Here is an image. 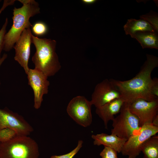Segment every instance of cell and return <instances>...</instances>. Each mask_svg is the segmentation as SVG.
<instances>
[{"instance_id":"obj_23","label":"cell","mask_w":158,"mask_h":158,"mask_svg":"<svg viewBox=\"0 0 158 158\" xmlns=\"http://www.w3.org/2000/svg\"><path fill=\"white\" fill-rule=\"evenodd\" d=\"M8 22V19L6 18L4 23L0 30V60L1 58V53L2 50H3L4 37L6 33V28Z\"/></svg>"},{"instance_id":"obj_10","label":"cell","mask_w":158,"mask_h":158,"mask_svg":"<svg viewBox=\"0 0 158 158\" xmlns=\"http://www.w3.org/2000/svg\"><path fill=\"white\" fill-rule=\"evenodd\" d=\"M27 75L28 84L33 91L34 107L37 109L41 106L43 96L48 93L49 82L48 80V77L35 68H30Z\"/></svg>"},{"instance_id":"obj_9","label":"cell","mask_w":158,"mask_h":158,"mask_svg":"<svg viewBox=\"0 0 158 158\" xmlns=\"http://www.w3.org/2000/svg\"><path fill=\"white\" fill-rule=\"evenodd\" d=\"M129 108L138 118L140 127L152 124L153 119L158 114V99L147 101L138 99L131 103Z\"/></svg>"},{"instance_id":"obj_7","label":"cell","mask_w":158,"mask_h":158,"mask_svg":"<svg viewBox=\"0 0 158 158\" xmlns=\"http://www.w3.org/2000/svg\"><path fill=\"white\" fill-rule=\"evenodd\" d=\"M158 132V127L152 124L142 126L138 132L131 136L126 141L121 152L122 155L135 158L141 152L143 144Z\"/></svg>"},{"instance_id":"obj_16","label":"cell","mask_w":158,"mask_h":158,"mask_svg":"<svg viewBox=\"0 0 158 158\" xmlns=\"http://www.w3.org/2000/svg\"><path fill=\"white\" fill-rule=\"evenodd\" d=\"M157 32L150 31L136 33L132 38L135 39L140 44L143 49H158Z\"/></svg>"},{"instance_id":"obj_2","label":"cell","mask_w":158,"mask_h":158,"mask_svg":"<svg viewBox=\"0 0 158 158\" xmlns=\"http://www.w3.org/2000/svg\"><path fill=\"white\" fill-rule=\"evenodd\" d=\"M31 40L36 49L32 59L35 68L48 77L54 76L61 68L56 52V41L50 39L39 38L32 34Z\"/></svg>"},{"instance_id":"obj_6","label":"cell","mask_w":158,"mask_h":158,"mask_svg":"<svg viewBox=\"0 0 158 158\" xmlns=\"http://www.w3.org/2000/svg\"><path fill=\"white\" fill-rule=\"evenodd\" d=\"M92 104L85 97L78 95L72 98L66 108L68 115L78 124L83 127L89 126L92 122Z\"/></svg>"},{"instance_id":"obj_1","label":"cell","mask_w":158,"mask_h":158,"mask_svg":"<svg viewBox=\"0 0 158 158\" xmlns=\"http://www.w3.org/2000/svg\"><path fill=\"white\" fill-rule=\"evenodd\" d=\"M147 59L139 72L133 78L126 80L114 79L111 81L120 92L124 102L130 104L138 99L147 101L158 99L152 92L156 78L152 79L151 74L158 66V58L153 55L147 54Z\"/></svg>"},{"instance_id":"obj_24","label":"cell","mask_w":158,"mask_h":158,"mask_svg":"<svg viewBox=\"0 0 158 158\" xmlns=\"http://www.w3.org/2000/svg\"><path fill=\"white\" fill-rule=\"evenodd\" d=\"M16 1L15 0H4L3 5L0 9V15L7 7L13 4Z\"/></svg>"},{"instance_id":"obj_21","label":"cell","mask_w":158,"mask_h":158,"mask_svg":"<svg viewBox=\"0 0 158 158\" xmlns=\"http://www.w3.org/2000/svg\"><path fill=\"white\" fill-rule=\"evenodd\" d=\"M83 143V140H79L76 147L69 153L61 155H52L50 158H73L82 147Z\"/></svg>"},{"instance_id":"obj_29","label":"cell","mask_w":158,"mask_h":158,"mask_svg":"<svg viewBox=\"0 0 158 158\" xmlns=\"http://www.w3.org/2000/svg\"><path fill=\"white\" fill-rule=\"evenodd\" d=\"M1 1L0 0V2H1Z\"/></svg>"},{"instance_id":"obj_4","label":"cell","mask_w":158,"mask_h":158,"mask_svg":"<svg viewBox=\"0 0 158 158\" xmlns=\"http://www.w3.org/2000/svg\"><path fill=\"white\" fill-rule=\"evenodd\" d=\"M38 145L29 136L18 135L0 142V158H39Z\"/></svg>"},{"instance_id":"obj_3","label":"cell","mask_w":158,"mask_h":158,"mask_svg":"<svg viewBox=\"0 0 158 158\" xmlns=\"http://www.w3.org/2000/svg\"><path fill=\"white\" fill-rule=\"evenodd\" d=\"M23 6L13 9V24L6 33L3 50L8 51L13 47L22 32L25 29L30 28L32 25L30 18L40 13L39 4L34 0H19Z\"/></svg>"},{"instance_id":"obj_11","label":"cell","mask_w":158,"mask_h":158,"mask_svg":"<svg viewBox=\"0 0 158 158\" xmlns=\"http://www.w3.org/2000/svg\"><path fill=\"white\" fill-rule=\"evenodd\" d=\"M121 97L118 90L110 80L106 79L96 85L90 101L97 108Z\"/></svg>"},{"instance_id":"obj_13","label":"cell","mask_w":158,"mask_h":158,"mask_svg":"<svg viewBox=\"0 0 158 158\" xmlns=\"http://www.w3.org/2000/svg\"><path fill=\"white\" fill-rule=\"evenodd\" d=\"M124 102L121 98H119L96 108L95 112L103 121L106 129L108 128L109 121H112L114 115L120 112Z\"/></svg>"},{"instance_id":"obj_17","label":"cell","mask_w":158,"mask_h":158,"mask_svg":"<svg viewBox=\"0 0 158 158\" xmlns=\"http://www.w3.org/2000/svg\"><path fill=\"white\" fill-rule=\"evenodd\" d=\"M141 152L144 158H158V136L155 135L147 140L142 145Z\"/></svg>"},{"instance_id":"obj_15","label":"cell","mask_w":158,"mask_h":158,"mask_svg":"<svg viewBox=\"0 0 158 158\" xmlns=\"http://www.w3.org/2000/svg\"><path fill=\"white\" fill-rule=\"evenodd\" d=\"M123 28L126 34L130 35L131 37L135 33L139 32H157L149 23L141 18L139 20L132 18L128 20Z\"/></svg>"},{"instance_id":"obj_12","label":"cell","mask_w":158,"mask_h":158,"mask_svg":"<svg viewBox=\"0 0 158 158\" xmlns=\"http://www.w3.org/2000/svg\"><path fill=\"white\" fill-rule=\"evenodd\" d=\"M32 34L30 28L25 29L15 44L14 60L23 68L27 74L30 68L28 63L30 57Z\"/></svg>"},{"instance_id":"obj_27","label":"cell","mask_w":158,"mask_h":158,"mask_svg":"<svg viewBox=\"0 0 158 158\" xmlns=\"http://www.w3.org/2000/svg\"><path fill=\"white\" fill-rule=\"evenodd\" d=\"M95 0H83L82 1L84 3L87 4H90L94 3L96 1Z\"/></svg>"},{"instance_id":"obj_25","label":"cell","mask_w":158,"mask_h":158,"mask_svg":"<svg viewBox=\"0 0 158 158\" xmlns=\"http://www.w3.org/2000/svg\"><path fill=\"white\" fill-rule=\"evenodd\" d=\"M152 124L155 126L158 127V114L153 119Z\"/></svg>"},{"instance_id":"obj_5","label":"cell","mask_w":158,"mask_h":158,"mask_svg":"<svg viewBox=\"0 0 158 158\" xmlns=\"http://www.w3.org/2000/svg\"><path fill=\"white\" fill-rule=\"evenodd\" d=\"M130 104L124 102L119 114L112 121L111 134L127 140L138 132L141 127L137 118L130 111Z\"/></svg>"},{"instance_id":"obj_20","label":"cell","mask_w":158,"mask_h":158,"mask_svg":"<svg viewBox=\"0 0 158 158\" xmlns=\"http://www.w3.org/2000/svg\"><path fill=\"white\" fill-rule=\"evenodd\" d=\"M32 27L33 33L37 36L43 35L48 32V29L47 25L42 22H37Z\"/></svg>"},{"instance_id":"obj_26","label":"cell","mask_w":158,"mask_h":158,"mask_svg":"<svg viewBox=\"0 0 158 158\" xmlns=\"http://www.w3.org/2000/svg\"><path fill=\"white\" fill-rule=\"evenodd\" d=\"M8 56V55L6 54H4L1 57V58L0 60V67L2 64V63H3V62L5 60V59L7 58ZM1 85V83L0 81V85Z\"/></svg>"},{"instance_id":"obj_8","label":"cell","mask_w":158,"mask_h":158,"mask_svg":"<svg viewBox=\"0 0 158 158\" xmlns=\"http://www.w3.org/2000/svg\"><path fill=\"white\" fill-rule=\"evenodd\" d=\"M6 128L13 129L18 135L29 136L33 131L22 116L6 108L0 109V130Z\"/></svg>"},{"instance_id":"obj_14","label":"cell","mask_w":158,"mask_h":158,"mask_svg":"<svg viewBox=\"0 0 158 158\" xmlns=\"http://www.w3.org/2000/svg\"><path fill=\"white\" fill-rule=\"evenodd\" d=\"M91 137L94 141L95 145H103L112 148L118 153L121 152L126 139L121 138L115 135L102 133L96 135H92Z\"/></svg>"},{"instance_id":"obj_22","label":"cell","mask_w":158,"mask_h":158,"mask_svg":"<svg viewBox=\"0 0 158 158\" xmlns=\"http://www.w3.org/2000/svg\"><path fill=\"white\" fill-rule=\"evenodd\" d=\"M104 148L100 153L102 158H118L117 152L111 147L104 146Z\"/></svg>"},{"instance_id":"obj_19","label":"cell","mask_w":158,"mask_h":158,"mask_svg":"<svg viewBox=\"0 0 158 158\" xmlns=\"http://www.w3.org/2000/svg\"><path fill=\"white\" fill-rule=\"evenodd\" d=\"M148 14L142 15L140 16V18L142 19L149 23L154 29L156 31H158V17L157 13L151 11Z\"/></svg>"},{"instance_id":"obj_28","label":"cell","mask_w":158,"mask_h":158,"mask_svg":"<svg viewBox=\"0 0 158 158\" xmlns=\"http://www.w3.org/2000/svg\"><path fill=\"white\" fill-rule=\"evenodd\" d=\"M128 158H133L131 157H128Z\"/></svg>"},{"instance_id":"obj_18","label":"cell","mask_w":158,"mask_h":158,"mask_svg":"<svg viewBox=\"0 0 158 158\" xmlns=\"http://www.w3.org/2000/svg\"><path fill=\"white\" fill-rule=\"evenodd\" d=\"M18 135L13 130L8 128L0 130V142L9 141L16 137Z\"/></svg>"}]
</instances>
